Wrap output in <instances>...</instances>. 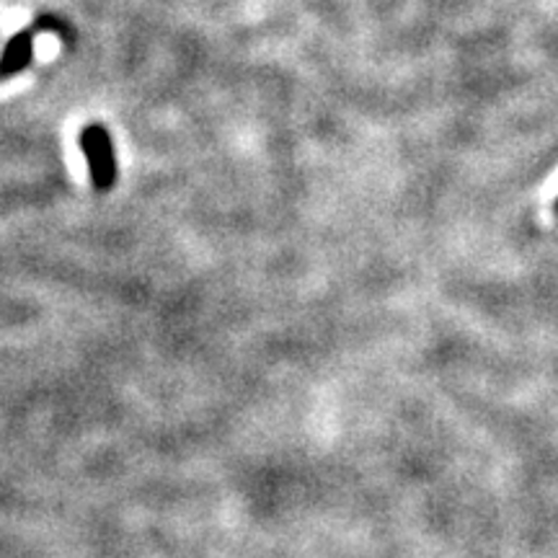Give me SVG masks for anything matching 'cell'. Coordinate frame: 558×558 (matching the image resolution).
<instances>
[{"label":"cell","mask_w":558,"mask_h":558,"mask_svg":"<svg viewBox=\"0 0 558 558\" xmlns=\"http://www.w3.org/2000/svg\"><path fill=\"white\" fill-rule=\"evenodd\" d=\"M556 215H558V199H556Z\"/></svg>","instance_id":"277c9868"},{"label":"cell","mask_w":558,"mask_h":558,"mask_svg":"<svg viewBox=\"0 0 558 558\" xmlns=\"http://www.w3.org/2000/svg\"><path fill=\"white\" fill-rule=\"evenodd\" d=\"M78 145L86 156L88 163V179L94 190L99 194H107L114 190L117 184V153L114 140H111L109 130L101 122H90L81 130Z\"/></svg>","instance_id":"6da1fadb"},{"label":"cell","mask_w":558,"mask_h":558,"mask_svg":"<svg viewBox=\"0 0 558 558\" xmlns=\"http://www.w3.org/2000/svg\"><path fill=\"white\" fill-rule=\"evenodd\" d=\"M32 32H34V34H37V32H52V34H58V37H62V41H65L70 50H73V45H75V32H73V26H70L65 19L52 16V13H41V16L34 19Z\"/></svg>","instance_id":"3957f363"},{"label":"cell","mask_w":558,"mask_h":558,"mask_svg":"<svg viewBox=\"0 0 558 558\" xmlns=\"http://www.w3.org/2000/svg\"><path fill=\"white\" fill-rule=\"evenodd\" d=\"M0 78H3V75H0Z\"/></svg>","instance_id":"5b68a950"},{"label":"cell","mask_w":558,"mask_h":558,"mask_svg":"<svg viewBox=\"0 0 558 558\" xmlns=\"http://www.w3.org/2000/svg\"><path fill=\"white\" fill-rule=\"evenodd\" d=\"M32 60H34V32L21 29L5 41L3 54H0V75H3V78L21 75L32 65Z\"/></svg>","instance_id":"7a4b0ae2"}]
</instances>
